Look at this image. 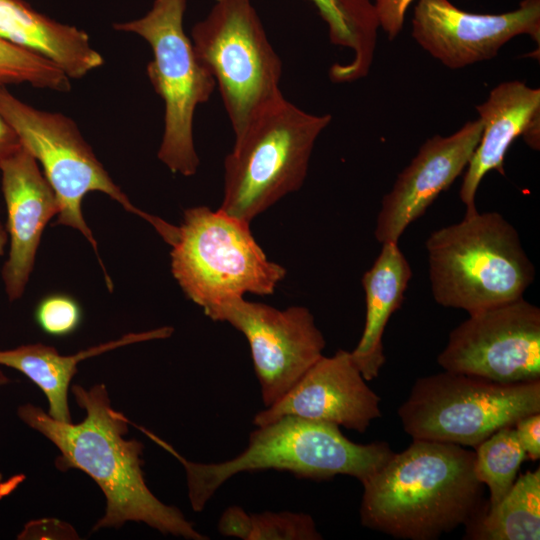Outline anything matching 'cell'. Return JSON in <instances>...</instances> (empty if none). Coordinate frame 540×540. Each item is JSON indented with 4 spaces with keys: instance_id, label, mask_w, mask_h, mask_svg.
<instances>
[{
    "instance_id": "9",
    "label": "cell",
    "mask_w": 540,
    "mask_h": 540,
    "mask_svg": "<svg viewBox=\"0 0 540 540\" xmlns=\"http://www.w3.org/2000/svg\"><path fill=\"white\" fill-rule=\"evenodd\" d=\"M185 9L186 0H155L143 17L113 27L137 34L150 45L153 59L147 75L164 102V131L157 156L172 173L189 177L200 164L193 139L194 113L209 100L216 82L184 31Z\"/></svg>"
},
{
    "instance_id": "28",
    "label": "cell",
    "mask_w": 540,
    "mask_h": 540,
    "mask_svg": "<svg viewBox=\"0 0 540 540\" xmlns=\"http://www.w3.org/2000/svg\"><path fill=\"white\" fill-rule=\"evenodd\" d=\"M518 440L526 456L532 460L540 458V413H533L519 419L515 425Z\"/></svg>"
},
{
    "instance_id": "24",
    "label": "cell",
    "mask_w": 540,
    "mask_h": 540,
    "mask_svg": "<svg viewBox=\"0 0 540 540\" xmlns=\"http://www.w3.org/2000/svg\"><path fill=\"white\" fill-rule=\"evenodd\" d=\"M328 27L330 41L354 54L377 39L378 22L371 0H308Z\"/></svg>"
},
{
    "instance_id": "21",
    "label": "cell",
    "mask_w": 540,
    "mask_h": 540,
    "mask_svg": "<svg viewBox=\"0 0 540 540\" xmlns=\"http://www.w3.org/2000/svg\"><path fill=\"white\" fill-rule=\"evenodd\" d=\"M465 528L470 540H539V468L517 476L508 493Z\"/></svg>"
},
{
    "instance_id": "25",
    "label": "cell",
    "mask_w": 540,
    "mask_h": 540,
    "mask_svg": "<svg viewBox=\"0 0 540 540\" xmlns=\"http://www.w3.org/2000/svg\"><path fill=\"white\" fill-rule=\"evenodd\" d=\"M22 83L57 92L71 89L70 78L56 64L0 38V86Z\"/></svg>"
},
{
    "instance_id": "4",
    "label": "cell",
    "mask_w": 540,
    "mask_h": 540,
    "mask_svg": "<svg viewBox=\"0 0 540 540\" xmlns=\"http://www.w3.org/2000/svg\"><path fill=\"white\" fill-rule=\"evenodd\" d=\"M437 304L468 314L523 297L535 278L517 229L498 212L476 211L425 241Z\"/></svg>"
},
{
    "instance_id": "8",
    "label": "cell",
    "mask_w": 540,
    "mask_h": 540,
    "mask_svg": "<svg viewBox=\"0 0 540 540\" xmlns=\"http://www.w3.org/2000/svg\"><path fill=\"white\" fill-rule=\"evenodd\" d=\"M533 413H540V380L500 383L446 370L418 378L398 408L412 439L469 448Z\"/></svg>"
},
{
    "instance_id": "13",
    "label": "cell",
    "mask_w": 540,
    "mask_h": 540,
    "mask_svg": "<svg viewBox=\"0 0 540 540\" xmlns=\"http://www.w3.org/2000/svg\"><path fill=\"white\" fill-rule=\"evenodd\" d=\"M520 35L540 43V0L502 14L469 13L449 0H417L414 8L413 39L449 69L490 60Z\"/></svg>"
},
{
    "instance_id": "12",
    "label": "cell",
    "mask_w": 540,
    "mask_h": 540,
    "mask_svg": "<svg viewBox=\"0 0 540 540\" xmlns=\"http://www.w3.org/2000/svg\"><path fill=\"white\" fill-rule=\"evenodd\" d=\"M208 317L228 322L247 339L265 407L282 398L323 356L324 336L306 307L280 310L238 297Z\"/></svg>"
},
{
    "instance_id": "30",
    "label": "cell",
    "mask_w": 540,
    "mask_h": 540,
    "mask_svg": "<svg viewBox=\"0 0 540 540\" xmlns=\"http://www.w3.org/2000/svg\"><path fill=\"white\" fill-rule=\"evenodd\" d=\"M8 243V233L0 219V256L4 255L5 247Z\"/></svg>"
},
{
    "instance_id": "7",
    "label": "cell",
    "mask_w": 540,
    "mask_h": 540,
    "mask_svg": "<svg viewBox=\"0 0 540 540\" xmlns=\"http://www.w3.org/2000/svg\"><path fill=\"white\" fill-rule=\"evenodd\" d=\"M249 225L207 206L184 211L171 246V272L207 316L246 293L273 294L286 275L284 267L267 258Z\"/></svg>"
},
{
    "instance_id": "20",
    "label": "cell",
    "mask_w": 540,
    "mask_h": 540,
    "mask_svg": "<svg viewBox=\"0 0 540 540\" xmlns=\"http://www.w3.org/2000/svg\"><path fill=\"white\" fill-rule=\"evenodd\" d=\"M174 329L169 326L139 333H129L117 340L95 345L74 355H62L54 347L32 343L13 349H0V366L13 368L36 384L45 394L48 414L62 422H72L68 389L78 364L99 354L133 343L165 339Z\"/></svg>"
},
{
    "instance_id": "2",
    "label": "cell",
    "mask_w": 540,
    "mask_h": 540,
    "mask_svg": "<svg viewBox=\"0 0 540 540\" xmlns=\"http://www.w3.org/2000/svg\"><path fill=\"white\" fill-rule=\"evenodd\" d=\"M468 447L413 439L363 485L361 524L391 537L435 540L487 508Z\"/></svg>"
},
{
    "instance_id": "19",
    "label": "cell",
    "mask_w": 540,
    "mask_h": 540,
    "mask_svg": "<svg viewBox=\"0 0 540 540\" xmlns=\"http://www.w3.org/2000/svg\"><path fill=\"white\" fill-rule=\"evenodd\" d=\"M412 278L410 263L398 243L386 242L370 269L362 276L366 315L364 329L351 357L367 380L378 377L385 364L383 335L391 316L404 300Z\"/></svg>"
},
{
    "instance_id": "18",
    "label": "cell",
    "mask_w": 540,
    "mask_h": 540,
    "mask_svg": "<svg viewBox=\"0 0 540 540\" xmlns=\"http://www.w3.org/2000/svg\"><path fill=\"white\" fill-rule=\"evenodd\" d=\"M0 38L53 62L70 79L104 63L85 31L52 20L23 0H0Z\"/></svg>"
},
{
    "instance_id": "31",
    "label": "cell",
    "mask_w": 540,
    "mask_h": 540,
    "mask_svg": "<svg viewBox=\"0 0 540 540\" xmlns=\"http://www.w3.org/2000/svg\"><path fill=\"white\" fill-rule=\"evenodd\" d=\"M10 379L6 376V374L0 369V387L7 385L10 383Z\"/></svg>"
},
{
    "instance_id": "3",
    "label": "cell",
    "mask_w": 540,
    "mask_h": 540,
    "mask_svg": "<svg viewBox=\"0 0 540 540\" xmlns=\"http://www.w3.org/2000/svg\"><path fill=\"white\" fill-rule=\"evenodd\" d=\"M256 427L244 451L220 463L189 461L152 432L142 431L184 467L195 512L202 511L216 491L239 473L273 469L317 481L348 475L363 483L395 453L387 442L355 443L337 425L296 416Z\"/></svg>"
},
{
    "instance_id": "10",
    "label": "cell",
    "mask_w": 540,
    "mask_h": 540,
    "mask_svg": "<svg viewBox=\"0 0 540 540\" xmlns=\"http://www.w3.org/2000/svg\"><path fill=\"white\" fill-rule=\"evenodd\" d=\"M198 60L213 75L235 138L282 95V62L251 0H214L192 28Z\"/></svg>"
},
{
    "instance_id": "1",
    "label": "cell",
    "mask_w": 540,
    "mask_h": 540,
    "mask_svg": "<svg viewBox=\"0 0 540 540\" xmlns=\"http://www.w3.org/2000/svg\"><path fill=\"white\" fill-rule=\"evenodd\" d=\"M71 391L86 412L80 423L58 421L31 403L19 406L17 414L57 447L60 455L55 465L59 470H81L102 490L106 509L93 531L118 529L133 521L164 535L208 539L178 508L163 503L151 492L142 470L143 444L125 438L130 422L113 409L106 386L96 384L87 389L75 384Z\"/></svg>"
},
{
    "instance_id": "26",
    "label": "cell",
    "mask_w": 540,
    "mask_h": 540,
    "mask_svg": "<svg viewBox=\"0 0 540 540\" xmlns=\"http://www.w3.org/2000/svg\"><path fill=\"white\" fill-rule=\"evenodd\" d=\"M34 316L43 332L62 337L73 333L78 328L82 311L74 298L57 293L44 297L36 306Z\"/></svg>"
},
{
    "instance_id": "11",
    "label": "cell",
    "mask_w": 540,
    "mask_h": 540,
    "mask_svg": "<svg viewBox=\"0 0 540 540\" xmlns=\"http://www.w3.org/2000/svg\"><path fill=\"white\" fill-rule=\"evenodd\" d=\"M443 370L500 383L540 380V309L523 297L469 314L437 356Z\"/></svg>"
},
{
    "instance_id": "15",
    "label": "cell",
    "mask_w": 540,
    "mask_h": 540,
    "mask_svg": "<svg viewBox=\"0 0 540 540\" xmlns=\"http://www.w3.org/2000/svg\"><path fill=\"white\" fill-rule=\"evenodd\" d=\"M366 381L350 351L323 355L282 398L255 414L253 424L296 416L364 433L382 415L381 399Z\"/></svg>"
},
{
    "instance_id": "5",
    "label": "cell",
    "mask_w": 540,
    "mask_h": 540,
    "mask_svg": "<svg viewBox=\"0 0 540 540\" xmlns=\"http://www.w3.org/2000/svg\"><path fill=\"white\" fill-rule=\"evenodd\" d=\"M330 114L308 113L283 94L264 106L235 138L224 161L218 208L248 224L281 198L301 188L313 147Z\"/></svg>"
},
{
    "instance_id": "22",
    "label": "cell",
    "mask_w": 540,
    "mask_h": 540,
    "mask_svg": "<svg viewBox=\"0 0 540 540\" xmlns=\"http://www.w3.org/2000/svg\"><path fill=\"white\" fill-rule=\"evenodd\" d=\"M218 529L225 536L244 540L322 539L309 514L289 511L248 514L238 506L223 512Z\"/></svg>"
},
{
    "instance_id": "17",
    "label": "cell",
    "mask_w": 540,
    "mask_h": 540,
    "mask_svg": "<svg viewBox=\"0 0 540 540\" xmlns=\"http://www.w3.org/2000/svg\"><path fill=\"white\" fill-rule=\"evenodd\" d=\"M476 110L482 132L460 187L465 214L477 211L476 192L487 173L505 175L504 159L509 147L540 116V89L519 80L505 81L495 86Z\"/></svg>"
},
{
    "instance_id": "16",
    "label": "cell",
    "mask_w": 540,
    "mask_h": 540,
    "mask_svg": "<svg viewBox=\"0 0 540 540\" xmlns=\"http://www.w3.org/2000/svg\"><path fill=\"white\" fill-rule=\"evenodd\" d=\"M9 253L1 276L10 302L20 299L33 271L42 234L58 215L56 195L34 156L23 146L0 166Z\"/></svg>"
},
{
    "instance_id": "14",
    "label": "cell",
    "mask_w": 540,
    "mask_h": 540,
    "mask_svg": "<svg viewBox=\"0 0 540 540\" xmlns=\"http://www.w3.org/2000/svg\"><path fill=\"white\" fill-rule=\"evenodd\" d=\"M481 132L477 119L449 136L435 135L421 145L382 198L374 229L378 242H399L407 227L466 169Z\"/></svg>"
},
{
    "instance_id": "29",
    "label": "cell",
    "mask_w": 540,
    "mask_h": 540,
    "mask_svg": "<svg viewBox=\"0 0 540 540\" xmlns=\"http://www.w3.org/2000/svg\"><path fill=\"white\" fill-rule=\"evenodd\" d=\"M16 131L0 115V166L4 160L21 147Z\"/></svg>"
},
{
    "instance_id": "6",
    "label": "cell",
    "mask_w": 540,
    "mask_h": 540,
    "mask_svg": "<svg viewBox=\"0 0 540 540\" xmlns=\"http://www.w3.org/2000/svg\"><path fill=\"white\" fill-rule=\"evenodd\" d=\"M0 115L16 131L21 144L43 168V174L59 203L54 225L79 231L92 246L112 291V281L101 262L98 244L82 212V201L90 192H101L122 208L148 222L172 246L178 237V226L136 207L113 181L90 145L69 117L34 108L0 86Z\"/></svg>"
},
{
    "instance_id": "23",
    "label": "cell",
    "mask_w": 540,
    "mask_h": 540,
    "mask_svg": "<svg viewBox=\"0 0 540 540\" xmlns=\"http://www.w3.org/2000/svg\"><path fill=\"white\" fill-rule=\"evenodd\" d=\"M474 449V473L488 487L487 508H490L511 489L527 456L514 426L497 430Z\"/></svg>"
},
{
    "instance_id": "27",
    "label": "cell",
    "mask_w": 540,
    "mask_h": 540,
    "mask_svg": "<svg viewBox=\"0 0 540 540\" xmlns=\"http://www.w3.org/2000/svg\"><path fill=\"white\" fill-rule=\"evenodd\" d=\"M415 0H375L373 3L378 26L394 40L403 29L405 14Z\"/></svg>"
}]
</instances>
